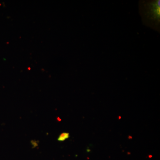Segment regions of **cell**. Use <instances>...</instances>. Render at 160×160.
<instances>
[{"mask_svg":"<svg viewBox=\"0 0 160 160\" xmlns=\"http://www.w3.org/2000/svg\"><path fill=\"white\" fill-rule=\"evenodd\" d=\"M69 137H70V135L69 132H62L59 136L58 140L59 142H64L65 140L69 138Z\"/></svg>","mask_w":160,"mask_h":160,"instance_id":"1","label":"cell"},{"mask_svg":"<svg viewBox=\"0 0 160 160\" xmlns=\"http://www.w3.org/2000/svg\"><path fill=\"white\" fill-rule=\"evenodd\" d=\"M121 117L120 116V118L119 117V119H121Z\"/></svg>","mask_w":160,"mask_h":160,"instance_id":"2","label":"cell"}]
</instances>
